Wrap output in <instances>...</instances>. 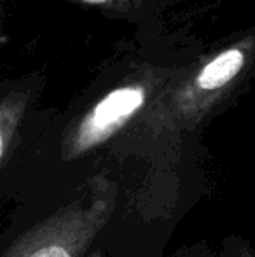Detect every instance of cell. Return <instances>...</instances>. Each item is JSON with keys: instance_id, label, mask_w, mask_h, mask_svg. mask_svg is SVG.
<instances>
[{"instance_id": "1", "label": "cell", "mask_w": 255, "mask_h": 257, "mask_svg": "<svg viewBox=\"0 0 255 257\" xmlns=\"http://www.w3.org/2000/svg\"><path fill=\"white\" fill-rule=\"evenodd\" d=\"M255 81V25L201 51L138 122L152 139L177 140L203 128Z\"/></svg>"}, {"instance_id": "2", "label": "cell", "mask_w": 255, "mask_h": 257, "mask_svg": "<svg viewBox=\"0 0 255 257\" xmlns=\"http://www.w3.org/2000/svg\"><path fill=\"white\" fill-rule=\"evenodd\" d=\"M116 200V182L93 175L84 193L20 234L2 257H82L109 224Z\"/></svg>"}, {"instance_id": "3", "label": "cell", "mask_w": 255, "mask_h": 257, "mask_svg": "<svg viewBox=\"0 0 255 257\" xmlns=\"http://www.w3.org/2000/svg\"><path fill=\"white\" fill-rule=\"evenodd\" d=\"M42 72H30L0 86V168L9 165L21 142V130L34 103L44 91Z\"/></svg>"}, {"instance_id": "4", "label": "cell", "mask_w": 255, "mask_h": 257, "mask_svg": "<svg viewBox=\"0 0 255 257\" xmlns=\"http://www.w3.org/2000/svg\"><path fill=\"white\" fill-rule=\"evenodd\" d=\"M86 7L107 20L121 21L136 28L159 25L163 16L182 0H65Z\"/></svg>"}, {"instance_id": "5", "label": "cell", "mask_w": 255, "mask_h": 257, "mask_svg": "<svg viewBox=\"0 0 255 257\" xmlns=\"http://www.w3.org/2000/svg\"><path fill=\"white\" fill-rule=\"evenodd\" d=\"M236 257H255V255L250 250H246V248H241V250L238 252V255H236Z\"/></svg>"}, {"instance_id": "6", "label": "cell", "mask_w": 255, "mask_h": 257, "mask_svg": "<svg viewBox=\"0 0 255 257\" xmlns=\"http://www.w3.org/2000/svg\"><path fill=\"white\" fill-rule=\"evenodd\" d=\"M88 257H102V250H95L93 254H89Z\"/></svg>"}]
</instances>
